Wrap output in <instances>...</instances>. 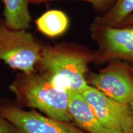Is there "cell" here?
<instances>
[{
	"instance_id": "1",
	"label": "cell",
	"mask_w": 133,
	"mask_h": 133,
	"mask_svg": "<svg viewBox=\"0 0 133 133\" xmlns=\"http://www.w3.org/2000/svg\"><path fill=\"white\" fill-rule=\"evenodd\" d=\"M91 56L77 48L60 44L42 46L36 71L57 87L80 93L89 85L86 78Z\"/></svg>"
},
{
	"instance_id": "2",
	"label": "cell",
	"mask_w": 133,
	"mask_h": 133,
	"mask_svg": "<svg viewBox=\"0 0 133 133\" xmlns=\"http://www.w3.org/2000/svg\"><path fill=\"white\" fill-rule=\"evenodd\" d=\"M19 104L37 109L57 120L72 121L69 109L68 91L61 89L44 76L36 72L18 74L9 86Z\"/></svg>"
},
{
	"instance_id": "3",
	"label": "cell",
	"mask_w": 133,
	"mask_h": 133,
	"mask_svg": "<svg viewBox=\"0 0 133 133\" xmlns=\"http://www.w3.org/2000/svg\"><path fill=\"white\" fill-rule=\"evenodd\" d=\"M42 46L31 33L0 25V60L26 74L36 72Z\"/></svg>"
},
{
	"instance_id": "4",
	"label": "cell",
	"mask_w": 133,
	"mask_h": 133,
	"mask_svg": "<svg viewBox=\"0 0 133 133\" xmlns=\"http://www.w3.org/2000/svg\"><path fill=\"white\" fill-rule=\"evenodd\" d=\"M80 94L108 129L115 133H132L133 110L129 105L111 99L90 85Z\"/></svg>"
},
{
	"instance_id": "5",
	"label": "cell",
	"mask_w": 133,
	"mask_h": 133,
	"mask_svg": "<svg viewBox=\"0 0 133 133\" xmlns=\"http://www.w3.org/2000/svg\"><path fill=\"white\" fill-rule=\"evenodd\" d=\"M0 114L22 133H83L68 122L43 115L35 110L26 111L8 105H0Z\"/></svg>"
},
{
	"instance_id": "6",
	"label": "cell",
	"mask_w": 133,
	"mask_h": 133,
	"mask_svg": "<svg viewBox=\"0 0 133 133\" xmlns=\"http://www.w3.org/2000/svg\"><path fill=\"white\" fill-rule=\"evenodd\" d=\"M89 81L92 87L111 99L123 104L133 101V76L124 66L114 64L91 74Z\"/></svg>"
},
{
	"instance_id": "7",
	"label": "cell",
	"mask_w": 133,
	"mask_h": 133,
	"mask_svg": "<svg viewBox=\"0 0 133 133\" xmlns=\"http://www.w3.org/2000/svg\"><path fill=\"white\" fill-rule=\"evenodd\" d=\"M100 43L108 58L133 60V26L102 27Z\"/></svg>"
},
{
	"instance_id": "8",
	"label": "cell",
	"mask_w": 133,
	"mask_h": 133,
	"mask_svg": "<svg viewBox=\"0 0 133 133\" xmlns=\"http://www.w3.org/2000/svg\"><path fill=\"white\" fill-rule=\"evenodd\" d=\"M68 93L70 114L79 127L89 133H115L101 122L80 93L73 90Z\"/></svg>"
},
{
	"instance_id": "9",
	"label": "cell",
	"mask_w": 133,
	"mask_h": 133,
	"mask_svg": "<svg viewBox=\"0 0 133 133\" xmlns=\"http://www.w3.org/2000/svg\"><path fill=\"white\" fill-rule=\"evenodd\" d=\"M5 25L13 30H24L30 26L31 16L29 0H3Z\"/></svg>"
},
{
	"instance_id": "10",
	"label": "cell",
	"mask_w": 133,
	"mask_h": 133,
	"mask_svg": "<svg viewBox=\"0 0 133 133\" xmlns=\"http://www.w3.org/2000/svg\"><path fill=\"white\" fill-rule=\"evenodd\" d=\"M69 24L68 17L59 10L48 11L36 21L38 30L49 37H56L63 34Z\"/></svg>"
},
{
	"instance_id": "11",
	"label": "cell",
	"mask_w": 133,
	"mask_h": 133,
	"mask_svg": "<svg viewBox=\"0 0 133 133\" xmlns=\"http://www.w3.org/2000/svg\"><path fill=\"white\" fill-rule=\"evenodd\" d=\"M133 13V0H115L112 9L98 19L97 24L102 27L116 26Z\"/></svg>"
},
{
	"instance_id": "12",
	"label": "cell",
	"mask_w": 133,
	"mask_h": 133,
	"mask_svg": "<svg viewBox=\"0 0 133 133\" xmlns=\"http://www.w3.org/2000/svg\"><path fill=\"white\" fill-rule=\"evenodd\" d=\"M54 1V0H29V4H37V3H41L46 1ZM81 1H85L92 4L94 7L98 9L104 8L108 5L110 4L111 3H115V0H81Z\"/></svg>"
},
{
	"instance_id": "13",
	"label": "cell",
	"mask_w": 133,
	"mask_h": 133,
	"mask_svg": "<svg viewBox=\"0 0 133 133\" xmlns=\"http://www.w3.org/2000/svg\"><path fill=\"white\" fill-rule=\"evenodd\" d=\"M0 133H22L10 121L0 114Z\"/></svg>"
},
{
	"instance_id": "14",
	"label": "cell",
	"mask_w": 133,
	"mask_h": 133,
	"mask_svg": "<svg viewBox=\"0 0 133 133\" xmlns=\"http://www.w3.org/2000/svg\"><path fill=\"white\" fill-rule=\"evenodd\" d=\"M121 24L123 25H133V13L129 15L128 17L126 18L122 22Z\"/></svg>"
},
{
	"instance_id": "15",
	"label": "cell",
	"mask_w": 133,
	"mask_h": 133,
	"mask_svg": "<svg viewBox=\"0 0 133 133\" xmlns=\"http://www.w3.org/2000/svg\"><path fill=\"white\" fill-rule=\"evenodd\" d=\"M129 105V106H130L131 108V109H132V110H133V101H132V102H131Z\"/></svg>"
},
{
	"instance_id": "16",
	"label": "cell",
	"mask_w": 133,
	"mask_h": 133,
	"mask_svg": "<svg viewBox=\"0 0 133 133\" xmlns=\"http://www.w3.org/2000/svg\"><path fill=\"white\" fill-rule=\"evenodd\" d=\"M132 75H133V68H132Z\"/></svg>"
},
{
	"instance_id": "17",
	"label": "cell",
	"mask_w": 133,
	"mask_h": 133,
	"mask_svg": "<svg viewBox=\"0 0 133 133\" xmlns=\"http://www.w3.org/2000/svg\"><path fill=\"white\" fill-rule=\"evenodd\" d=\"M132 133H133V130H132Z\"/></svg>"
}]
</instances>
